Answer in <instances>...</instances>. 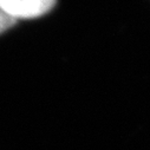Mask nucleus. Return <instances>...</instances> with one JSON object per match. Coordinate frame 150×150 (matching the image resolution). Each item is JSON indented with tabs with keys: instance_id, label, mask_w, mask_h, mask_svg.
<instances>
[{
	"instance_id": "obj_1",
	"label": "nucleus",
	"mask_w": 150,
	"mask_h": 150,
	"mask_svg": "<svg viewBox=\"0 0 150 150\" xmlns=\"http://www.w3.org/2000/svg\"><path fill=\"white\" fill-rule=\"evenodd\" d=\"M57 0H0V6L16 20L33 19L50 12Z\"/></svg>"
},
{
	"instance_id": "obj_2",
	"label": "nucleus",
	"mask_w": 150,
	"mask_h": 150,
	"mask_svg": "<svg viewBox=\"0 0 150 150\" xmlns=\"http://www.w3.org/2000/svg\"><path fill=\"white\" fill-rule=\"evenodd\" d=\"M16 23H17V20L14 18H12L7 12H5L3 10V7L0 6V34L7 31L8 28H11L12 26H14Z\"/></svg>"
}]
</instances>
